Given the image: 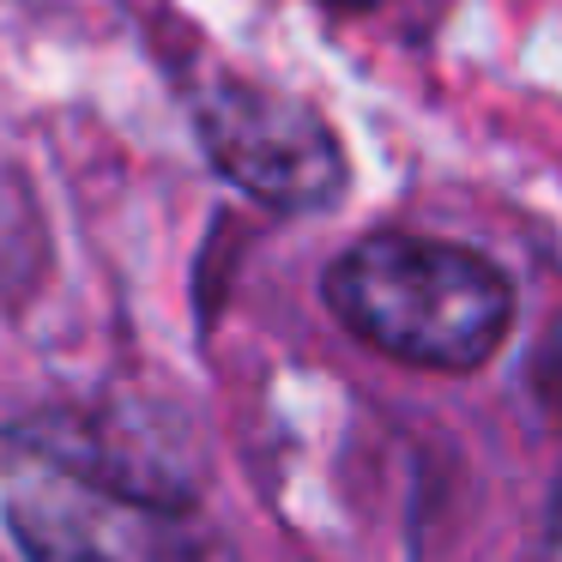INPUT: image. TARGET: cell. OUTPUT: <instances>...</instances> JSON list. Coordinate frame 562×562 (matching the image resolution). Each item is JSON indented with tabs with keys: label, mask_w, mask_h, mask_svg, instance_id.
<instances>
[{
	"label": "cell",
	"mask_w": 562,
	"mask_h": 562,
	"mask_svg": "<svg viewBox=\"0 0 562 562\" xmlns=\"http://www.w3.org/2000/svg\"><path fill=\"white\" fill-rule=\"evenodd\" d=\"M327 303L363 345L417 369H477L514 321V291L484 255L405 231L345 248L327 272Z\"/></svg>",
	"instance_id": "cell-1"
},
{
	"label": "cell",
	"mask_w": 562,
	"mask_h": 562,
	"mask_svg": "<svg viewBox=\"0 0 562 562\" xmlns=\"http://www.w3.org/2000/svg\"><path fill=\"white\" fill-rule=\"evenodd\" d=\"M206 158L272 212H321L345 194V151L333 127L291 91L255 79H212L194 98Z\"/></svg>",
	"instance_id": "cell-2"
},
{
	"label": "cell",
	"mask_w": 562,
	"mask_h": 562,
	"mask_svg": "<svg viewBox=\"0 0 562 562\" xmlns=\"http://www.w3.org/2000/svg\"><path fill=\"white\" fill-rule=\"evenodd\" d=\"M13 538L25 544L31 562H110L86 532H79V526L49 520V514H37V508H19L13 514Z\"/></svg>",
	"instance_id": "cell-3"
},
{
	"label": "cell",
	"mask_w": 562,
	"mask_h": 562,
	"mask_svg": "<svg viewBox=\"0 0 562 562\" xmlns=\"http://www.w3.org/2000/svg\"><path fill=\"white\" fill-rule=\"evenodd\" d=\"M538 393H544V405L562 417V321L550 327L544 351H538Z\"/></svg>",
	"instance_id": "cell-4"
},
{
	"label": "cell",
	"mask_w": 562,
	"mask_h": 562,
	"mask_svg": "<svg viewBox=\"0 0 562 562\" xmlns=\"http://www.w3.org/2000/svg\"><path fill=\"white\" fill-rule=\"evenodd\" d=\"M538 562H562V490H557V502H550V520H544V550H538Z\"/></svg>",
	"instance_id": "cell-5"
},
{
	"label": "cell",
	"mask_w": 562,
	"mask_h": 562,
	"mask_svg": "<svg viewBox=\"0 0 562 562\" xmlns=\"http://www.w3.org/2000/svg\"><path fill=\"white\" fill-rule=\"evenodd\" d=\"M327 7H339V13H357V7H375V0H327Z\"/></svg>",
	"instance_id": "cell-6"
}]
</instances>
